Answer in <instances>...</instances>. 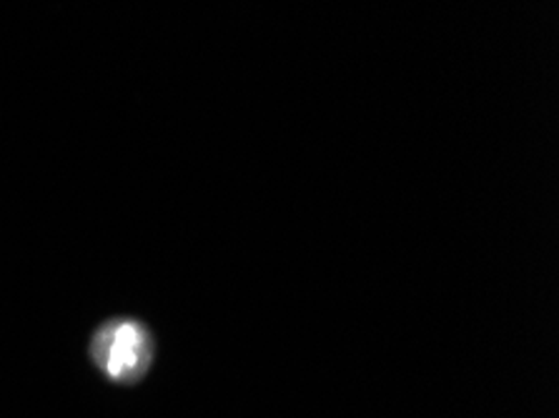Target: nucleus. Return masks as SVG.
I'll return each instance as SVG.
<instances>
[{"label":"nucleus","mask_w":559,"mask_h":418,"mask_svg":"<svg viewBox=\"0 0 559 418\" xmlns=\"http://www.w3.org/2000/svg\"><path fill=\"white\" fill-rule=\"evenodd\" d=\"M88 354L100 377L118 386H133L148 377L156 344L139 319H111L96 329Z\"/></svg>","instance_id":"obj_1"}]
</instances>
